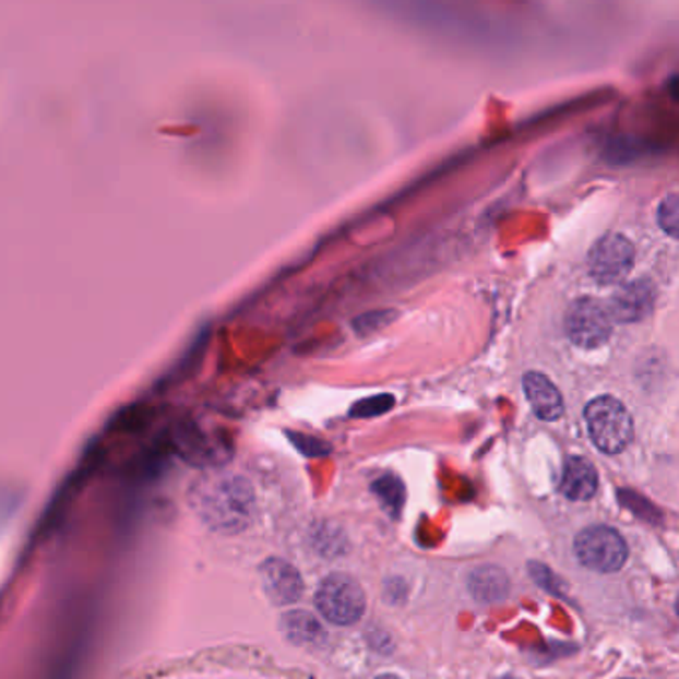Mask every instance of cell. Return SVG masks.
Returning a JSON list of instances; mask_svg holds the SVG:
<instances>
[{"label":"cell","mask_w":679,"mask_h":679,"mask_svg":"<svg viewBox=\"0 0 679 679\" xmlns=\"http://www.w3.org/2000/svg\"><path fill=\"white\" fill-rule=\"evenodd\" d=\"M589 273L600 285H620L634 267V246L620 234L596 241L589 251Z\"/></svg>","instance_id":"6"},{"label":"cell","mask_w":679,"mask_h":679,"mask_svg":"<svg viewBox=\"0 0 679 679\" xmlns=\"http://www.w3.org/2000/svg\"><path fill=\"white\" fill-rule=\"evenodd\" d=\"M656 303L654 285L647 279H635L623 284L611 294L610 303L606 306L611 323H638L652 315Z\"/></svg>","instance_id":"7"},{"label":"cell","mask_w":679,"mask_h":679,"mask_svg":"<svg viewBox=\"0 0 679 679\" xmlns=\"http://www.w3.org/2000/svg\"><path fill=\"white\" fill-rule=\"evenodd\" d=\"M395 313L391 311H373V313H367L362 318H357L355 321V329L359 333H373L377 329L385 327L386 323H391V318Z\"/></svg>","instance_id":"16"},{"label":"cell","mask_w":679,"mask_h":679,"mask_svg":"<svg viewBox=\"0 0 679 679\" xmlns=\"http://www.w3.org/2000/svg\"><path fill=\"white\" fill-rule=\"evenodd\" d=\"M678 193H669L657 210V224L668 234L669 238H678Z\"/></svg>","instance_id":"14"},{"label":"cell","mask_w":679,"mask_h":679,"mask_svg":"<svg viewBox=\"0 0 679 679\" xmlns=\"http://www.w3.org/2000/svg\"><path fill=\"white\" fill-rule=\"evenodd\" d=\"M374 679H401V678H395V676H379V678H374Z\"/></svg>","instance_id":"18"},{"label":"cell","mask_w":679,"mask_h":679,"mask_svg":"<svg viewBox=\"0 0 679 679\" xmlns=\"http://www.w3.org/2000/svg\"><path fill=\"white\" fill-rule=\"evenodd\" d=\"M373 492L379 499L383 500L385 509L391 514H398V510L405 502V487H403V483L396 476L386 475L383 478H379L377 483H373Z\"/></svg>","instance_id":"13"},{"label":"cell","mask_w":679,"mask_h":679,"mask_svg":"<svg viewBox=\"0 0 679 679\" xmlns=\"http://www.w3.org/2000/svg\"><path fill=\"white\" fill-rule=\"evenodd\" d=\"M522 386L538 419L558 420L564 415L562 395L546 374L536 373V371L526 373L522 379Z\"/></svg>","instance_id":"9"},{"label":"cell","mask_w":679,"mask_h":679,"mask_svg":"<svg viewBox=\"0 0 679 679\" xmlns=\"http://www.w3.org/2000/svg\"><path fill=\"white\" fill-rule=\"evenodd\" d=\"M282 630L294 644L319 645L325 640L323 626L309 611H287L282 618Z\"/></svg>","instance_id":"12"},{"label":"cell","mask_w":679,"mask_h":679,"mask_svg":"<svg viewBox=\"0 0 679 679\" xmlns=\"http://www.w3.org/2000/svg\"><path fill=\"white\" fill-rule=\"evenodd\" d=\"M577 562L588 570L611 574L628 562V544L622 534L606 524H594L577 534L574 540Z\"/></svg>","instance_id":"4"},{"label":"cell","mask_w":679,"mask_h":679,"mask_svg":"<svg viewBox=\"0 0 679 679\" xmlns=\"http://www.w3.org/2000/svg\"><path fill=\"white\" fill-rule=\"evenodd\" d=\"M291 439H294L295 446H299L307 456H323V454H327L331 449H329L325 442L318 441V439H311V437H303V434H291Z\"/></svg>","instance_id":"17"},{"label":"cell","mask_w":679,"mask_h":679,"mask_svg":"<svg viewBox=\"0 0 679 679\" xmlns=\"http://www.w3.org/2000/svg\"><path fill=\"white\" fill-rule=\"evenodd\" d=\"M560 490L570 500H589L598 492V473L588 458L584 456L568 458Z\"/></svg>","instance_id":"10"},{"label":"cell","mask_w":679,"mask_h":679,"mask_svg":"<svg viewBox=\"0 0 679 679\" xmlns=\"http://www.w3.org/2000/svg\"><path fill=\"white\" fill-rule=\"evenodd\" d=\"M567 333L570 341L582 349H596L608 343L611 318L606 306L594 297L576 299L567 311Z\"/></svg>","instance_id":"5"},{"label":"cell","mask_w":679,"mask_h":679,"mask_svg":"<svg viewBox=\"0 0 679 679\" xmlns=\"http://www.w3.org/2000/svg\"><path fill=\"white\" fill-rule=\"evenodd\" d=\"M261 582L263 589L270 596L273 604H294L303 596V577L297 572V568L291 567L282 558H267L260 568Z\"/></svg>","instance_id":"8"},{"label":"cell","mask_w":679,"mask_h":679,"mask_svg":"<svg viewBox=\"0 0 679 679\" xmlns=\"http://www.w3.org/2000/svg\"><path fill=\"white\" fill-rule=\"evenodd\" d=\"M315 606L327 622L352 626L361 620L367 608V598L365 589L355 577L335 572L321 582L315 594Z\"/></svg>","instance_id":"3"},{"label":"cell","mask_w":679,"mask_h":679,"mask_svg":"<svg viewBox=\"0 0 679 679\" xmlns=\"http://www.w3.org/2000/svg\"><path fill=\"white\" fill-rule=\"evenodd\" d=\"M193 510L210 531L243 533L255 514V495L241 476H226L207 483L193 495Z\"/></svg>","instance_id":"1"},{"label":"cell","mask_w":679,"mask_h":679,"mask_svg":"<svg viewBox=\"0 0 679 679\" xmlns=\"http://www.w3.org/2000/svg\"><path fill=\"white\" fill-rule=\"evenodd\" d=\"M589 439L601 453L620 454L634 439V420L616 396H596L584 410Z\"/></svg>","instance_id":"2"},{"label":"cell","mask_w":679,"mask_h":679,"mask_svg":"<svg viewBox=\"0 0 679 679\" xmlns=\"http://www.w3.org/2000/svg\"><path fill=\"white\" fill-rule=\"evenodd\" d=\"M393 405H395V398L391 395L369 396L352 408V415L353 417H374V415H383Z\"/></svg>","instance_id":"15"},{"label":"cell","mask_w":679,"mask_h":679,"mask_svg":"<svg viewBox=\"0 0 679 679\" xmlns=\"http://www.w3.org/2000/svg\"><path fill=\"white\" fill-rule=\"evenodd\" d=\"M468 589L483 604L504 600L509 596V574L499 567H478L468 576Z\"/></svg>","instance_id":"11"}]
</instances>
